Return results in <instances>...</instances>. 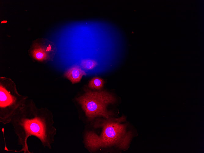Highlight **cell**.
I'll list each match as a JSON object with an SVG mask.
<instances>
[{
    "instance_id": "obj_1",
    "label": "cell",
    "mask_w": 204,
    "mask_h": 153,
    "mask_svg": "<svg viewBox=\"0 0 204 153\" xmlns=\"http://www.w3.org/2000/svg\"><path fill=\"white\" fill-rule=\"evenodd\" d=\"M10 123L17 137L18 144L22 146L18 151L31 153L27 142L31 136L38 139L44 147L51 149L56 131L53 125V116L47 109L37 108L31 101L27 104L25 102L13 115Z\"/></svg>"
},
{
    "instance_id": "obj_2",
    "label": "cell",
    "mask_w": 204,
    "mask_h": 153,
    "mask_svg": "<svg viewBox=\"0 0 204 153\" xmlns=\"http://www.w3.org/2000/svg\"><path fill=\"white\" fill-rule=\"evenodd\" d=\"M124 119V118L111 117L96 119L94 125L100 128V134L90 130H85L83 135L85 147L90 152L114 146L126 149L129 146L131 135L126 131L127 126L121 123Z\"/></svg>"
},
{
    "instance_id": "obj_3",
    "label": "cell",
    "mask_w": 204,
    "mask_h": 153,
    "mask_svg": "<svg viewBox=\"0 0 204 153\" xmlns=\"http://www.w3.org/2000/svg\"><path fill=\"white\" fill-rule=\"evenodd\" d=\"M75 99L83 111V115L80 118L84 122L92 121L97 117L107 118L113 115L107 107L115 103L116 99L107 92L88 90Z\"/></svg>"
},
{
    "instance_id": "obj_4",
    "label": "cell",
    "mask_w": 204,
    "mask_h": 153,
    "mask_svg": "<svg viewBox=\"0 0 204 153\" xmlns=\"http://www.w3.org/2000/svg\"><path fill=\"white\" fill-rule=\"evenodd\" d=\"M26 97L17 93L14 86L1 84L0 87V122L10 123L13 115L23 106Z\"/></svg>"
},
{
    "instance_id": "obj_5",
    "label": "cell",
    "mask_w": 204,
    "mask_h": 153,
    "mask_svg": "<svg viewBox=\"0 0 204 153\" xmlns=\"http://www.w3.org/2000/svg\"><path fill=\"white\" fill-rule=\"evenodd\" d=\"M57 50L53 42L46 38H39L33 41L28 52L33 59L46 63L53 60Z\"/></svg>"
},
{
    "instance_id": "obj_6",
    "label": "cell",
    "mask_w": 204,
    "mask_h": 153,
    "mask_svg": "<svg viewBox=\"0 0 204 153\" xmlns=\"http://www.w3.org/2000/svg\"><path fill=\"white\" fill-rule=\"evenodd\" d=\"M86 73L81 67L74 65L68 69L65 73L64 76L69 80L72 84L79 82L83 75Z\"/></svg>"
},
{
    "instance_id": "obj_7",
    "label": "cell",
    "mask_w": 204,
    "mask_h": 153,
    "mask_svg": "<svg viewBox=\"0 0 204 153\" xmlns=\"http://www.w3.org/2000/svg\"><path fill=\"white\" fill-rule=\"evenodd\" d=\"M104 83V82L102 79L96 77L91 79L88 86L90 89L99 90L102 88Z\"/></svg>"
},
{
    "instance_id": "obj_8",
    "label": "cell",
    "mask_w": 204,
    "mask_h": 153,
    "mask_svg": "<svg viewBox=\"0 0 204 153\" xmlns=\"http://www.w3.org/2000/svg\"><path fill=\"white\" fill-rule=\"evenodd\" d=\"M80 64L84 69L89 70L94 68L97 65V62L93 60L86 59L82 60Z\"/></svg>"
}]
</instances>
